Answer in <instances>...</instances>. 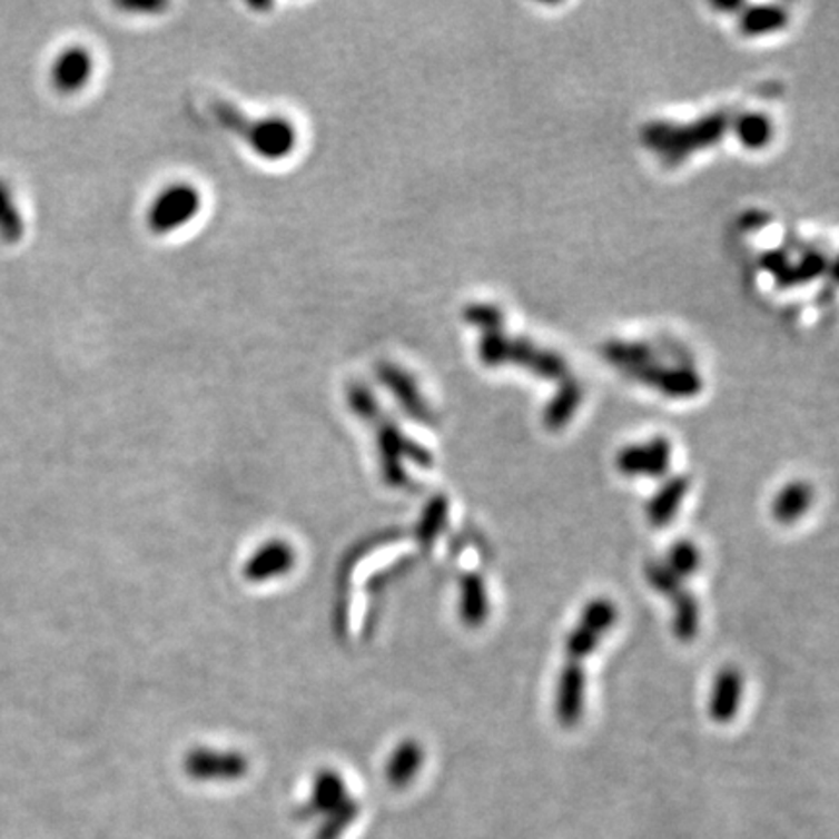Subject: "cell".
<instances>
[{
	"label": "cell",
	"instance_id": "ba28073f",
	"mask_svg": "<svg viewBox=\"0 0 839 839\" xmlns=\"http://www.w3.org/2000/svg\"><path fill=\"white\" fill-rule=\"evenodd\" d=\"M93 62L90 53L82 47H70L55 59L53 86L61 93H75L82 90L92 77Z\"/></svg>",
	"mask_w": 839,
	"mask_h": 839
},
{
	"label": "cell",
	"instance_id": "ac0fdd59",
	"mask_svg": "<svg viewBox=\"0 0 839 839\" xmlns=\"http://www.w3.org/2000/svg\"><path fill=\"white\" fill-rule=\"evenodd\" d=\"M23 236L22 214L12 199V193L4 181H0V239L4 244H16Z\"/></svg>",
	"mask_w": 839,
	"mask_h": 839
},
{
	"label": "cell",
	"instance_id": "3957f363",
	"mask_svg": "<svg viewBox=\"0 0 839 839\" xmlns=\"http://www.w3.org/2000/svg\"><path fill=\"white\" fill-rule=\"evenodd\" d=\"M199 210L200 195L193 185H169L154 199L148 210V228L158 236H166L189 224Z\"/></svg>",
	"mask_w": 839,
	"mask_h": 839
},
{
	"label": "cell",
	"instance_id": "277c9868",
	"mask_svg": "<svg viewBox=\"0 0 839 839\" xmlns=\"http://www.w3.org/2000/svg\"><path fill=\"white\" fill-rule=\"evenodd\" d=\"M671 458V442L664 437H655L651 442L630 445L626 450L620 451L616 457V468L624 476L661 478L669 473Z\"/></svg>",
	"mask_w": 839,
	"mask_h": 839
},
{
	"label": "cell",
	"instance_id": "ffe728a7",
	"mask_svg": "<svg viewBox=\"0 0 839 839\" xmlns=\"http://www.w3.org/2000/svg\"><path fill=\"white\" fill-rule=\"evenodd\" d=\"M445 520H447V502H445V497H435L434 502L427 505L426 513H424L418 526V534L424 544H430L437 534L442 533Z\"/></svg>",
	"mask_w": 839,
	"mask_h": 839
},
{
	"label": "cell",
	"instance_id": "8fae6325",
	"mask_svg": "<svg viewBox=\"0 0 839 839\" xmlns=\"http://www.w3.org/2000/svg\"><path fill=\"white\" fill-rule=\"evenodd\" d=\"M458 612L466 626L478 628L490 614V596L486 580L481 573H465L461 578V601Z\"/></svg>",
	"mask_w": 839,
	"mask_h": 839
},
{
	"label": "cell",
	"instance_id": "2e32d148",
	"mask_svg": "<svg viewBox=\"0 0 839 839\" xmlns=\"http://www.w3.org/2000/svg\"><path fill=\"white\" fill-rule=\"evenodd\" d=\"M359 802L354 799H346L343 805L327 812L320 820L319 828L315 832V839H340L346 830L351 828L352 822L358 818Z\"/></svg>",
	"mask_w": 839,
	"mask_h": 839
},
{
	"label": "cell",
	"instance_id": "9a60e30c",
	"mask_svg": "<svg viewBox=\"0 0 839 839\" xmlns=\"http://www.w3.org/2000/svg\"><path fill=\"white\" fill-rule=\"evenodd\" d=\"M672 603H674L672 630L680 641L688 643V641L694 640L698 628H700V606L687 589H682L677 595L672 596Z\"/></svg>",
	"mask_w": 839,
	"mask_h": 839
},
{
	"label": "cell",
	"instance_id": "4fadbf2b",
	"mask_svg": "<svg viewBox=\"0 0 839 839\" xmlns=\"http://www.w3.org/2000/svg\"><path fill=\"white\" fill-rule=\"evenodd\" d=\"M422 760H424V752L418 742L414 740H405L403 744H398L397 750L391 756L389 763H387V781L393 787H405L413 781L416 771L422 768Z\"/></svg>",
	"mask_w": 839,
	"mask_h": 839
},
{
	"label": "cell",
	"instance_id": "30bf717a",
	"mask_svg": "<svg viewBox=\"0 0 839 839\" xmlns=\"http://www.w3.org/2000/svg\"><path fill=\"white\" fill-rule=\"evenodd\" d=\"M812 502H815V490L809 482H789L787 486L779 490L778 496L773 497L771 515L781 525H791L805 517Z\"/></svg>",
	"mask_w": 839,
	"mask_h": 839
},
{
	"label": "cell",
	"instance_id": "6da1fadb",
	"mask_svg": "<svg viewBox=\"0 0 839 839\" xmlns=\"http://www.w3.org/2000/svg\"><path fill=\"white\" fill-rule=\"evenodd\" d=\"M619 619V609L611 599L596 596L585 604L580 622L572 628L565 640L564 669L557 677L554 713L564 727H575L585 710V671L583 661L588 659L609 633Z\"/></svg>",
	"mask_w": 839,
	"mask_h": 839
},
{
	"label": "cell",
	"instance_id": "7c38bea8",
	"mask_svg": "<svg viewBox=\"0 0 839 839\" xmlns=\"http://www.w3.org/2000/svg\"><path fill=\"white\" fill-rule=\"evenodd\" d=\"M688 490H690V481L687 476H674L671 481L664 482L645 507L649 523L657 529L672 523L687 497Z\"/></svg>",
	"mask_w": 839,
	"mask_h": 839
},
{
	"label": "cell",
	"instance_id": "44dd1931",
	"mask_svg": "<svg viewBox=\"0 0 839 839\" xmlns=\"http://www.w3.org/2000/svg\"><path fill=\"white\" fill-rule=\"evenodd\" d=\"M740 138L748 146H762L770 138V122L763 117H744L739 125Z\"/></svg>",
	"mask_w": 839,
	"mask_h": 839
},
{
	"label": "cell",
	"instance_id": "5b68a950",
	"mask_svg": "<svg viewBox=\"0 0 839 839\" xmlns=\"http://www.w3.org/2000/svg\"><path fill=\"white\" fill-rule=\"evenodd\" d=\"M185 771L197 781H234L245 776L247 762L237 752L193 750L185 758Z\"/></svg>",
	"mask_w": 839,
	"mask_h": 839
},
{
	"label": "cell",
	"instance_id": "9c48e42d",
	"mask_svg": "<svg viewBox=\"0 0 839 839\" xmlns=\"http://www.w3.org/2000/svg\"><path fill=\"white\" fill-rule=\"evenodd\" d=\"M346 799H348V791H346L344 779L336 771H320L319 776L315 778L314 791H312L309 801L298 810V818H302V820L323 818L327 812L336 809L338 805H343Z\"/></svg>",
	"mask_w": 839,
	"mask_h": 839
},
{
	"label": "cell",
	"instance_id": "e0dca14e",
	"mask_svg": "<svg viewBox=\"0 0 839 839\" xmlns=\"http://www.w3.org/2000/svg\"><path fill=\"white\" fill-rule=\"evenodd\" d=\"M702 564V552L692 541H677L672 544L664 565L671 570L679 580H687L698 572Z\"/></svg>",
	"mask_w": 839,
	"mask_h": 839
},
{
	"label": "cell",
	"instance_id": "5bb4252c",
	"mask_svg": "<svg viewBox=\"0 0 839 839\" xmlns=\"http://www.w3.org/2000/svg\"><path fill=\"white\" fill-rule=\"evenodd\" d=\"M290 546H286V542H270L265 549H260L257 552V556L253 557L251 564L247 565V578L251 580H268L273 578V573H283L286 570H290L292 560Z\"/></svg>",
	"mask_w": 839,
	"mask_h": 839
},
{
	"label": "cell",
	"instance_id": "7402d4cb",
	"mask_svg": "<svg viewBox=\"0 0 839 839\" xmlns=\"http://www.w3.org/2000/svg\"><path fill=\"white\" fill-rule=\"evenodd\" d=\"M783 23H786V14L781 10L771 8V10H756L754 14H750V18L744 22V28L748 31H763L770 30V28H779Z\"/></svg>",
	"mask_w": 839,
	"mask_h": 839
},
{
	"label": "cell",
	"instance_id": "7a4b0ae2",
	"mask_svg": "<svg viewBox=\"0 0 839 839\" xmlns=\"http://www.w3.org/2000/svg\"><path fill=\"white\" fill-rule=\"evenodd\" d=\"M214 117L224 129L234 132L236 137L245 140V145L251 146L255 154H259L265 160H283L296 148V129L292 122L283 117H265L253 119L241 113L236 106L228 101H213Z\"/></svg>",
	"mask_w": 839,
	"mask_h": 839
},
{
	"label": "cell",
	"instance_id": "52a82bcc",
	"mask_svg": "<svg viewBox=\"0 0 839 839\" xmlns=\"http://www.w3.org/2000/svg\"><path fill=\"white\" fill-rule=\"evenodd\" d=\"M740 700H742L740 672L734 667L721 669L711 684L710 703H708L710 718L719 726L731 723L739 713Z\"/></svg>",
	"mask_w": 839,
	"mask_h": 839
},
{
	"label": "cell",
	"instance_id": "d6986e66",
	"mask_svg": "<svg viewBox=\"0 0 839 839\" xmlns=\"http://www.w3.org/2000/svg\"><path fill=\"white\" fill-rule=\"evenodd\" d=\"M580 405V389L578 387H565L562 395H557L552 403H550L546 413H544V422L546 426L552 430L557 427H564L570 418H572L575 408Z\"/></svg>",
	"mask_w": 839,
	"mask_h": 839
},
{
	"label": "cell",
	"instance_id": "8992f818",
	"mask_svg": "<svg viewBox=\"0 0 839 839\" xmlns=\"http://www.w3.org/2000/svg\"><path fill=\"white\" fill-rule=\"evenodd\" d=\"M377 375H379L383 385L395 395L408 416H413L418 422H426V424L434 422V414L430 411V406L422 397V393H420L411 375L403 372L401 367L393 366V364H382L377 369Z\"/></svg>",
	"mask_w": 839,
	"mask_h": 839
}]
</instances>
